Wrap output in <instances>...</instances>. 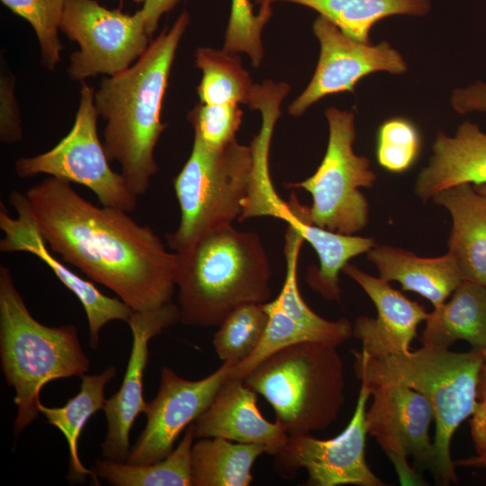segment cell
Masks as SVG:
<instances>
[{
    "mask_svg": "<svg viewBox=\"0 0 486 486\" xmlns=\"http://www.w3.org/2000/svg\"><path fill=\"white\" fill-rule=\"evenodd\" d=\"M0 358L4 379L15 391L19 435L38 417L40 391L48 382L82 377L90 367L73 324L49 327L29 311L11 270L0 266Z\"/></svg>",
    "mask_w": 486,
    "mask_h": 486,
    "instance_id": "5",
    "label": "cell"
},
{
    "mask_svg": "<svg viewBox=\"0 0 486 486\" xmlns=\"http://www.w3.org/2000/svg\"><path fill=\"white\" fill-rule=\"evenodd\" d=\"M180 317L179 307L172 302L155 310H132L128 321L132 346L127 369L120 389L106 399L103 409L107 420V433L101 446L104 458L126 462L131 448V427L147 405L143 397V377L148 359V342L180 321Z\"/></svg>",
    "mask_w": 486,
    "mask_h": 486,
    "instance_id": "16",
    "label": "cell"
},
{
    "mask_svg": "<svg viewBox=\"0 0 486 486\" xmlns=\"http://www.w3.org/2000/svg\"><path fill=\"white\" fill-rule=\"evenodd\" d=\"M276 2L293 3L318 12L347 36L370 42L376 22L393 15L424 17L432 8L431 0H254L260 6Z\"/></svg>",
    "mask_w": 486,
    "mask_h": 486,
    "instance_id": "24",
    "label": "cell"
},
{
    "mask_svg": "<svg viewBox=\"0 0 486 486\" xmlns=\"http://www.w3.org/2000/svg\"><path fill=\"white\" fill-rule=\"evenodd\" d=\"M195 66L202 73L197 87L200 103L248 105L255 84L238 54L200 47L195 51Z\"/></svg>",
    "mask_w": 486,
    "mask_h": 486,
    "instance_id": "29",
    "label": "cell"
},
{
    "mask_svg": "<svg viewBox=\"0 0 486 486\" xmlns=\"http://www.w3.org/2000/svg\"><path fill=\"white\" fill-rule=\"evenodd\" d=\"M452 219L448 252L464 280L486 284V197L472 184L446 188L433 198Z\"/></svg>",
    "mask_w": 486,
    "mask_h": 486,
    "instance_id": "21",
    "label": "cell"
},
{
    "mask_svg": "<svg viewBox=\"0 0 486 486\" xmlns=\"http://www.w3.org/2000/svg\"><path fill=\"white\" fill-rule=\"evenodd\" d=\"M450 104L460 114L486 113V83L476 81L451 92Z\"/></svg>",
    "mask_w": 486,
    "mask_h": 486,
    "instance_id": "36",
    "label": "cell"
},
{
    "mask_svg": "<svg viewBox=\"0 0 486 486\" xmlns=\"http://www.w3.org/2000/svg\"><path fill=\"white\" fill-rule=\"evenodd\" d=\"M422 346L449 348L457 340L486 348V284L464 280L446 301L428 313Z\"/></svg>",
    "mask_w": 486,
    "mask_h": 486,
    "instance_id": "23",
    "label": "cell"
},
{
    "mask_svg": "<svg viewBox=\"0 0 486 486\" xmlns=\"http://www.w3.org/2000/svg\"><path fill=\"white\" fill-rule=\"evenodd\" d=\"M312 30L320 42V57L308 86L288 107L292 116L302 115L327 95L353 92L370 74L399 76L408 70L402 54L386 40L377 44L356 40L322 15L314 20Z\"/></svg>",
    "mask_w": 486,
    "mask_h": 486,
    "instance_id": "13",
    "label": "cell"
},
{
    "mask_svg": "<svg viewBox=\"0 0 486 486\" xmlns=\"http://www.w3.org/2000/svg\"><path fill=\"white\" fill-rule=\"evenodd\" d=\"M473 187L479 194L486 197V184H473Z\"/></svg>",
    "mask_w": 486,
    "mask_h": 486,
    "instance_id": "41",
    "label": "cell"
},
{
    "mask_svg": "<svg viewBox=\"0 0 486 486\" xmlns=\"http://www.w3.org/2000/svg\"><path fill=\"white\" fill-rule=\"evenodd\" d=\"M233 365L222 363L210 375L196 381L178 375L163 366L156 397L147 402L146 425L126 460L130 464H148L166 457L184 429L211 405Z\"/></svg>",
    "mask_w": 486,
    "mask_h": 486,
    "instance_id": "14",
    "label": "cell"
},
{
    "mask_svg": "<svg viewBox=\"0 0 486 486\" xmlns=\"http://www.w3.org/2000/svg\"><path fill=\"white\" fill-rule=\"evenodd\" d=\"M94 89L82 81L80 100L70 131L51 149L37 156L22 158L14 164L20 178L45 174L87 187L103 206L131 212L138 196L129 188L122 174L110 167L97 133Z\"/></svg>",
    "mask_w": 486,
    "mask_h": 486,
    "instance_id": "9",
    "label": "cell"
},
{
    "mask_svg": "<svg viewBox=\"0 0 486 486\" xmlns=\"http://www.w3.org/2000/svg\"><path fill=\"white\" fill-rule=\"evenodd\" d=\"M137 4H142L145 2V0H133Z\"/></svg>",
    "mask_w": 486,
    "mask_h": 486,
    "instance_id": "42",
    "label": "cell"
},
{
    "mask_svg": "<svg viewBox=\"0 0 486 486\" xmlns=\"http://www.w3.org/2000/svg\"><path fill=\"white\" fill-rule=\"evenodd\" d=\"M460 184H486V133L469 121L463 122L454 136L437 132L429 162L417 177L415 193L427 202Z\"/></svg>",
    "mask_w": 486,
    "mask_h": 486,
    "instance_id": "19",
    "label": "cell"
},
{
    "mask_svg": "<svg viewBox=\"0 0 486 486\" xmlns=\"http://www.w3.org/2000/svg\"><path fill=\"white\" fill-rule=\"evenodd\" d=\"M14 76L1 68L0 76V140L16 143L22 138L18 104L14 98Z\"/></svg>",
    "mask_w": 486,
    "mask_h": 486,
    "instance_id": "35",
    "label": "cell"
},
{
    "mask_svg": "<svg viewBox=\"0 0 486 486\" xmlns=\"http://www.w3.org/2000/svg\"><path fill=\"white\" fill-rule=\"evenodd\" d=\"M483 363L481 371L478 394L486 393V348L482 351Z\"/></svg>",
    "mask_w": 486,
    "mask_h": 486,
    "instance_id": "40",
    "label": "cell"
},
{
    "mask_svg": "<svg viewBox=\"0 0 486 486\" xmlns=\"http://www.w3.org/2000/svg\"><path fill=\"white\" fill-rule=\"evenodd\" d=\"M360 382L374 385L395 382L422 393L429 401L436 426L430 472L436 484L457 483L451 441L461 423L471 417L478 400L482 352H454L422 346L407 354L372 357L352 351Z\"/></svg>",
    "mask_w": 486,
    "mask_h": 486,
    "instance_id": "4",
    "label": "cell"
},
{
    "mask_svg": "<svg viewBox=\"0 0 486 486\" xmlns=\"http://www.w3.org/2000/svg\"><path fill=\"white\" fill-rule=\"evenodd\" d=\"M182 0H145L141 10L146 22V31L149 37L158 28L160 18L173 10Z\"/></svg>",
    "mask_w": 486,
    "mask_h": 486,
    "instance_id": "38",
    "label": "cell"
},
{
    "mask_svg": "<svg viewBox=\"0 0 486 486\" xmlns=\"http://www.w3.org/2000/svg\"><path fill=\"white\" fill-rule=\"evenodd\" d=\"M263 454L267 448L262 444L199 438L192 448V486H248L252 466Z\"/></svg>",
    "mask_w": 486,
    "mask_h": 486,
    "instance_id": "25",
    "label": "cell"
},
{
    "mask_svg": "<svg viewBox=\"0 0 486 486\" xmlns=\"http://www.w3.org/2000/svg\"><path fill=\"white\" fill-rule=\"evenodd\" d=\"M272 406L288 436L328 428L345 403V367L336 346L302 342L266 357L244 380Z\"/></svg>",
    "mask_w": 486,
    "mask_h": 486,
    "instance_id": "6",
    "label": "cell"
},
{
    "mask_svg": "<svg viewBox=\"0 0 486 486\" xmlns=\"http://www.w3.org/2000/svg\"><path fill=\"white\" fill-rule=\"evenodd\" d=\"M272 16V6H260L258 13L254 14L249 0H231L223 49L246 54L251 64L258 68L265 57L263 30Z\"/></svg>",
    "mask_w": 486,
    "mask_h": 486,
    "instance_id": "32",
    "label": "cell"
},
{
    "mask_svg": "<svg viewBox=\"0 0 486 486\" xmlns=\"http://www.w3.org/2000/svg\"><path fill=\"white\" fill-rule=\"evenodd\" d=\"M276 218L293 226L315 250L320 266H310L305 280L328 301L340 302L338 274L348 261L367 253L375 246L372 238L341 234L313 224L309 218V206L302 205L295 194L284 202Z\"/></svg>",
    "mask_w": 486,
    "mask_h": 486,
    "instance_id": "20",
    "label": "cell"
},
{
    "mask_svg": "<svg viewBox=\"0 0 486 486\" xmlns=\"http://www.w3.org/2000/svg\"><path fill=\"white\" fill-rule=\"evenodd\" d=\"M116 367L109 365L99 374L83 375L79 392L62 407H47L39 403V411L49 424L64 435L69 451V478L85 482L90 475L94 482L97 477L94 471L84 466L78 455V439L87 420L105 404L106 384L115 376Z\"/></svg>",
    "mask_w": 486,
    "mask_h": 486,
    "instance_id": "26",
    "label": "cell"
},
{
    "mask_svg": "<svg viewBox=\"0 0 486 486\" xmlns=\"http://www.w3.org/2000/svg\"><path fill=\"white\" fill-rule=\"evenodd\" d=\"M470 419V428L476 454L486 453V393L478 394V400Z\"/></svg>",
    "mask_w": 486,
    "mask_h": 486,
    "instance_id": "37",
    "label": "cell"
},
{
    "mask_svg": "<svg viewBox=\"0 0 486 486\" xmlns=\"http://www.w3.org/2000/svg\"><path fill=\"white\" fill-rule=\"evenodd\" d=\"M8 200L16 216H11L5 205L0 202V230L4 233L0 251L27 252L44 262L82 304L88 321L89 346L97 348L102 328L112 320L128 323L132 310L121 299L104 294L93 283L72 272L53 255L38 230L25 194L12 191Z\"/></svg>",
    "mask_w": 486,
    "mask_h": 486,
    "instance_id": "15",
    "label": "cell"
},
{
    "mask_svg": "<svg viewBox=\"0 0 486 486\" xmlns=\"http://www.w3.org/2000/svg\"><path fill=\"white\" fill-rule=\"evenodd\" d=\"M50 249L91 280L112 291L132 310L171 302L176 253L129 212L98 207L69 182L49 176L24 193Z\"/></svg>",
    "mask_w": 486,
    "mask_h": 486,
    "instance_id": "1",
    "label": "cell"
},
{
    "mask_svg": "<svg viewBox=\"0 0 486 486\" xmlns=\"http://www.w3.org/2000/svg\"><path fill=\"white\" fill-rule=\"evenodd\" d=\"M328 140L324 158L307 179L288 184L310 194V220L323 229L354 235L365 228L369 204L361 188H371L376 175L370 159L354 151L356 118L352 111L328 107L325 111Z\"/></svg>",
    "mask_w": 486,
    "mask_h": 486,
    "instance_id": "8",
    "label": "cell"
},
{
    "mask_svg": "<svg viewBox=\"0 0 486 486\" xmlns=\"http://www.w3.org/2000/svg\"><path fill=\"white\" fill-rule=\"evenodd\" d=\"M263 304L241 305L230 311L218 326L212 346L222 363L235 366L256 350L268 322Z\"/></svg>",
    "mask_w": 486,
    "mask_h": 486,
    "instance_id": "30",
    "label": "cell"
},
{
    "mask_svg": "<svg viewBox=\"0 0 486 486\" xmlns=\"http://www.w3.org/2000/svg\"><path fill=\"white\" fill-rule=\"evenodd\" d=\"M67 0H1L14 14L26 20L37 36L40 62L48 70H54L60 60L63 45L58 30Z\"/></svg>",
    "mask_w": 486,
    "mask_h": 486,
    "instance_id": "31",
    "label": "cell"
},
{
    "mask_svg": "<svg viewBox=\"0 0 486 486\" xmlns=\"http://www.w3.org/2000/svg\"><path fill=\"white\" fill-rule=\"evenodd\" d=\"M421 137L414 122L404 117L384 121L377 130L376 159L391 173H403L418 159Z\"/></svg>",
    "mask_w": 486,
    "mask_h": 486,
    "instance_id": "33",
    "label": "cell"
},
{
    "mask_svg": "<svg viewBox=\"0 0 486 486\" xmlns=\"http://www.w3.org/2000/svg\"><path fill=\"white\" fill-rule=\"evenodd\" d=\"M304 241L302 234L288 225L284 248L286 274L282 290L274 301L286 315L311 332L318 342L338 347L353 337V325L346 319L331 321L321 318L302 299L298 287L297 266Z\"/></svg>",
    "mask_w": 486,
    "mask_h": 486,
    "instance_id": "28",
    "label": "cell"
},
{
    "mask_svg": "<svg viewBox=\"0 0 486 486\" xmlns=\"http://www.w3.org/2000/svg\"><path fill=\"white\" fill-rule=\"evenodd\" d=\"M191 18L184 10L126 70L102 79L94 105L105 122L104 148L110 162L137 196L149 188L158 167L154 152L166 128L161 122L163 99L176 50Z\"/></svg>",
    "mask_w": 486,
    "mask_h": 486,
    "instance_id": "2",
    "label": "cell"
},
{
    "mask_svg": "<svg viewBox=\"0 0 486 486\" xmlns=\"http://www.w3.org/2000/svg\"><path fill=\"white\" fill-rule=\"evenodd\" d=\"M243 112L238 104H207L200 103L188 114L194 136L212 148L236 140Z\"/></svg>",
    "mask_w": 486,
    "mask_h": 486,
    "instance_id": "34",
    "label": "cell"
},
{
    "mask_svg": "<svg viewBox=\"0 0 486 486\" xmlns=\"http://www.w3.org/2000/svg\"><path fill=\"white\" fill-rule=\"evenodd\" d=\"M370 387L361 382L353 416L346 428L330 439L310 434L289 436L274 455V469L283 477L292 478L300 469L308 472L310 486H384L386 483L370 469L365 459L366 404Z\"/></svg>",
    "mask_w": 486,
    "mask_h": 486,
    "instance_id": "12",
    "label": "cell"
},
{
    "mask_svg": "<svg viewBox=\"0 0 486 486\" xmlns=\"http://www.w3.org/2000/svg\"><path fill=\"white\" fill-rule=\"evenodd\" d=\"M342 272L362 287L377 310L376 318L360 316L354 322L352 333L361 341V351L372 357L409 353L418 326L428 316L425 308L392 287L388 281L349 263Z\"/></svg>",
    "mask_w": 486,
    "mask_h": 486,
    "instance_id": "17",
    "label": "cell"
},
{
    "mask_svg": "<svg viewBox=\"0 0 486 486\" xmlns=\"http://www.w3.org/2000/svg\"><path fill=\"white\" fill-rule=\"evenodd\" d=\"M177 255L180 321L219 326L236 308L271 297V267L259 236L219 227Z\"/></svg>",
    "mask_w": 486,
    "mask_h": 486,
    "instance_id": "3",
    "label": "cell"
},
{
    "mask_svg": "<svg viewBox=\"0 0 486 486\" xmlns=\"http://www.w3.org/2000/svg\"><path fill=\"white\" fill-rule=\"evenodd\" d=\"M367 259L385 281L398 282L404 291L414 292L435 307L445 302L464 281L449 253L436 257H423L391 246H374Z\"/></svg>",
    "mask_w": 486,
    "mask_h": 486,
    "instance_id": "22",
    "label": "cell"
},
{
    "mask_svg": "<svg viewBox=\"0 0 486 486\" xmlns=\"http://www.w3.org/2000/svg\"><path fill=\"white\" fill-rule=\"evenodd\" d=\"M454 462L456 467L486 469V453Z\"/></svg>",
    "mask_w": 486,
    "mask_h": 486,
    "instance_id": "39",
    "label": "cell"
},
{
    "mask_svg": "<svg viewBox=\"0 0 486 486\" xmlns=\"http://www.w3.org/2000/svg\"><path fill=\"white\" fill-rule=\"evenodd\" d=\"M60 31L79 46L67 71L71 80L81 82L126 70L149 45L141 9L130 15L95 0H67Z\"/></svg>",
    "mask_w": 486,
    "mask_h": 486,
    "instance_id": "10",
    "label": "cell"
},
{
    "mask_svg": "<svg viewBox=\"0 0 486 486\" xmlns=\"http://www.w3.org/2000/svg\"><path fill=\"white\" fill-rule=\"evenodd\" d=\"M194 439L193 422L177 446L164 459L148 464H130L105 458L95 462L94 472L115 486H192Z\"/></svg>",
    "mask_w": 486,
    "mask_h": 486,
    "instance_id": "27",
    "label": "cell"
},
{
    "mask_svg": "<svg viewBox=\"0 0 486 486\" xmlns=\"http://www.w3.org/2000/svg\"><path fill=\"white\" fill-rule=\"evenodd\" d=\"M252 168L250 145L234 140L212 148L194 136L190 156L174 179L181 220L176 231L166 234L167 246L183 252L210 231L238 220Z\"/></svg>",
    "mask_w": 486,
    "mask_h": 486,
    "instance_id": "7",
    "label": "cell"
},
{
    "mask_svg": "<svg viewBox=\"0 0 486 486\" xmlns=\"http://www.w3.org/2000/svg\"><path fill=\"white\" fill-rule=\"evenodd\" d=\"M256 401L257 393L244 380L227 377L211 405L194 422L195 438L262 444L274 456L289 436L277 421L270 422L262 416Z\"/></svg>",
    "mask_w": 486,
    "mask_h": 486,
    "instance_id": "18",
    "label": "cell"
},
{
    "mask_svg": "<svg viewBox=\"0 0 486 486\" xmlns=\"http://www.w3.org/2000/svg\"><path fill=\"white\" fill-rule=\"evenodd\" d=\"M368 386L373 396L365 416L368 435L392 464L400 485H426L420 472L430 471L433 460L428 400L400 383Z\"/></svg>",
    "mask_w": 486,
    "mask_h": 486,
    "instance_id": "11",
    "label": "cell"
}]
</instances>
